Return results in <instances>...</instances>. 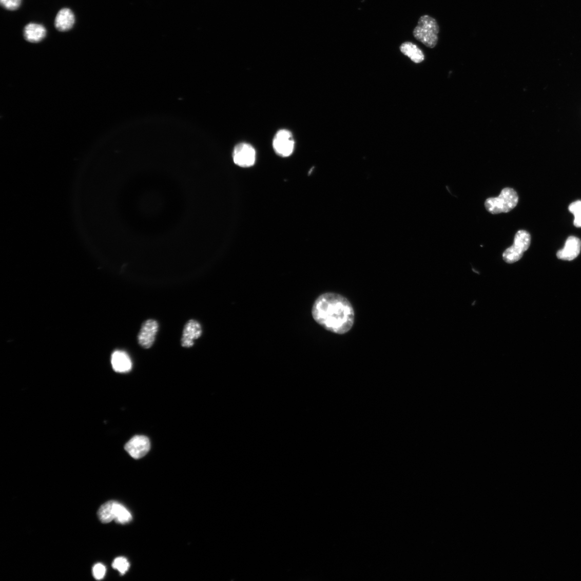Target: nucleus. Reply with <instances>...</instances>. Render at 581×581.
I'll return each mask as SVG.
<instances>
[{"mask_svg": "<svg viewBox=\"0 0 581 581\" xmlns=\"http://www.w3.org/2000/svg\"><path fill=\"white\" fill-rule=\"evenodd\" d=\"M315 321L324 329L337 334H344L352 328L355 313L350 301L341 295L325 293L315 300L312 308Z\"/></svg>", "mask_w": 581, "mask_h": 581, "instance_id": "1", "label": "nucleus"}, {"mask_svg": "<svg viewBox=\"0 0 581 581\" xmlns=\"http://www.w3.org/2000/svg\"><path fill=\"white\" fill-rule=\"evenodd\" d=\"M439 30L438 22L435 19L429 15H423L419 18L417 27L413 30V34L424 46L433 48L438 43Z\"/></svg>", "mask_w": 581, "mask_h": 581, "instance_id": "2", "label": "nucleus"}, {"mask_svg": "<svg viewBox=\"0 0 581 581\" xmlns=\"http://www.w3.org/2000/svg\"><path fill=\"white\" fill-rule=\"evenodd\" d=\"M518 199L515 190L507 187L502 189L498 197L487 199L485 205L489 213L493 215L508 213L517 206Z\"/></svg>", "mask_w": 581, "mask_h": 581, "instance_id": "3", "label": "nucleus"}, {"mask_svg": "<svg viewBox=\"0 0 581 581\" xmlns=\"http://www.w3.org/2000/svg\"><path fill=\"white\" fill-rule=\"evenodd\" d=\"M98 517L103 523H109L115 520L117 523L126 524L132 520L130 512L120 502L110 500L100 508L98 512Z\"/></svg>", "mask_w": 581, "mask_h": 581, "instance_id": "4", "label": "nucleus"}, {"mask_svg": "<svg viewBox=\"0 0 581 581\" xmlns=\"http://www.w3.org/2000/svg\"><path fill=\"white\" fill-rule=\"evenodd\" d=\"M530 234L524 230H519L516 234L511 247L502 254V258L508 263H515L520 260L524 253L527 251L531 244Z\"/></svg>", "mask_w": 581, "mask_h": 581, "instance_id": "5", "label": "nucleus"}, {"mask_svg": "<svg viewBox=\"0 0 581 581\" xmlns=\"http://www.w3.org/2000/svg\"><path fill=\"white\" fill-rule=\"evenodd\" d=\"M295 144L293 133L287 129H281L277 131L273 143L276 153L282 158H287L293 154Z\"/></svg>", "mask_w": 581, "mask_h": 581, "instance_id": "6", "label": "nucleus"}, {"mask_svg": "<svg viewBox=\"0 0 581 581\" xmlns=\"http://www.w3.org/2000/svg\"><path fill=\"white\" fill-rule=\"evenodd\" d=\"M233 158L235 164L242 167L253 166L256 159V152L252 145L247 143H241L235 147Z\"/></svg>", "mask_w": 581, "mask_h": 581, "instance_id": "7", "label": "nucleus"}, {"mask_svg": "<svg viewBox=\"0 0 581 581\" xmlns=\"http://www.w3.org/2000/svg\"><path fill=\"white\" fill-rule=\"evenodd\" d=\"M159 330V323L155 320L149 319L143 323L138 336V342L142 347L149 349L152 347Z\"/></svg>", "mask_w": 581, "mask_h": 581, "instance_id": "8", "label": "nucleus"}, {"mask_svg": "<svg viewBox=\"0 0 581 581\" xmlns=\"http://www.w3.org/2000/svg\"><path fill=\"white\" fill-rule=\"evenodd\" d=\"M125 449L133 459H140L150 451V442L145 436L137 435L126 443Z\"/></svg>", "mask_w": 581, "mask_h": 581, "instance_id": "9", "label": "nucleus"}, {"mask_svg": "<svg viewBox=\"0 0 581 581\" xmlns=\"http://www.w3.org/2000/svg\"><path fill=\"white\" fill-rule=\"evenodd\" d=\"M203 330L200 323L197 320L191 319L188 321L184 326L181 345L185 348H191L195 344V341L202 336Z\"/></svg>", "mask_w": 581, "mask_h": 581, "instance_id": "10", "label": "nucleus"}, {"mask_svg": "<svg viewBox=\"0 0 581 581\" xmlns=\"http://www.w3.org/2000/svg\"><path fill=\"white\" fill-rule=\"evenodd\" d=\"M580 240L575 237H570L567 240L565 247L557 253L558 259L565 261L574 260L580 253Z\"/></svg>", "mask_w": 581, "mask_h": 581, "instance_id": "11", "label": "nucleus"}, {"mask_svg": "<svg viewBox=\"0 0 581 581\" xmlns=\"http://www.w3.org/2000/svg\"><path fill=\"white\" fill-rule=\"evenodd\" d=\"M75 23V16L69 8H63L59 11L54 21V26L61 32L71 30Z\"/></svg>", "mask_w": 581, "mask_h": 581, "instance_id": "12", "label": "nucleus"}, {"mask_svg": "<svg viewBox=\"0 0 581 581\" xmlns=\"http://www.w3.org/2000/svg\"><path fill=\"white\" fill-rule=\"evenodd\" d=\"M111 363L115 372L128 373L131 370L132 362L129 355L125 352L116 351L111 357Z\"/></svg>", "mask_w": 581, "mask_h": 581, "instance_id": "13", "label": "nucleus"}, {"mask_svg": "<svg viewBox=\"0 0 581 581\" xmlns=\"http://www.w3.org/2000/svg\"><path fill=\"white\" fill-rule=\"evenodd\" d=\"M25 40L30 43H38L47 35V30L43 26L34 23L28 24L24 28Z\"/></svg>", "mask_w": 581, "mask_h": 581, "instance_id": "14", "label": "nucleus"}, {"mask_svg": "<svg viewBox=\"0 0 581 581\" xmlns=\"http://www.w3.org/2000/svg\"><path fill=\"white\" fill-rule=\"evenodd\" d=\"M400 50L402 53L409 57L413 62L418 64L424 60L423 52L416 44L410 42H404L401 45Z\"/></svg>", "mask_w": 581, "mask_h": 581, "instance_id": "15", "label": "nucleus"}, {"mask_svg": "<svg viewBox=\"0 0 581 581\" xmlns=\"http://www.w3.org/2000/svg\"><path fill=\"white\" fill-rule=\"evenodd\" d=\"M569 210L574 216V225L576 227H581V201L572 203L569 206Z\"/></svg>", "mask_w": 581, "mask_h": 581, "instance_id": "16", "label": "nucleus"}, {"mask_svg": "<svg viewBox=\"0 0 581 581\" xmlns=\"http://www.w3.org/2000/svg\"><path fill=\"white\" fill-rule=\"evenodd\" d=\"M112 566L122 575H124L128 571L130 564L127 558L124 557H118L114 560Z\"/></svg>", "mask_w": 581, "mask_h": 581, "instance_id": "17", "label": "nucleus"}, {"mask_svg": "<svg viewBox=\"0 0 581 581\" xmlns=\"http://www.w3.org/2000/svg\"><path fill=\"white\" fill-rule=\"evenodd\" d=\"M22 3V0H0L2 6L8 10H15L18 9Z\"/></svg>", "mask_w": 581, "mask_h": 581, "instance_id": "18", "label": "nucleus"}, {"mask_svg": "<svg viewBox=\"0 0 581 581\" xmlns=\"http://www.w3.org/2000/svg\"><path fill=\"white\" fill-rule=\"evenodd\" d=\"M106 569L102 564H96L93 568V575L97 580L102 579L105 576Z\"/></svg>", "mask_w": 581, "mask_h": 581, "instance_id": "19", "label": "nucleus"}]
</instances>
